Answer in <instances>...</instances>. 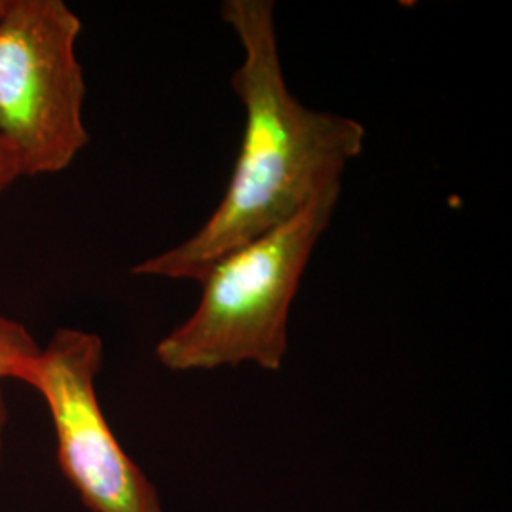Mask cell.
<instances>
[{
    "label": "cell",
    "instance_id": "6da1fadb",
    "mask_svg": "<svg viewBox=\"0 0 512 512\" xmlns=\"http://www.w3.org/2000/svg\"><path fill=\"white\" fill-rule=\"evenodd\" d=\"M222 21L243 59L232 90L245 128L230 183L202 228L173 249L133 266V274L200 283L239 247L293 219L321 192L342 184L365 147L366 129L344 114L302 105L287 88L270 0H226Z\"/></svg>",
    "mask_w": 512,
    "mask_h": 512
},
{
    "label": "cell",
    "instance_id": "7a4b0ae2",
    "mask_svg": "<svg viewBox=\"0 0 512 512\" xmlns=\"http://www.w3.org/2000/svg\"><path fill=\"white\" fill-rule=\"evenodd\" d=\"M340 192L342 184L321 192L293 219L220 258L200 281L194 313L158 342V363L171 372L243 363L281 370L294 296Z\"/></svg>",
    "mask_w": 512,
    "mask_h": 512
},
{
    "label": "cell",
    "instance_id": "3957f363",
    "mask_svg": "<svg viewBox=\"0 0 512 512\" xmlns=\"http://www.w3.org/2000/svg\"><path fill=\"white\" fill-rule=\"evenodd\" d=\"M80 33L82 19L63 0L2 2L0 135L21 177L61 173L90 143Z\"/></svg>",
    "mask_w": 512,
    "mask_h": 512
},
{
    "label": "cell",
    "instance_id": "277c9868",
    "mask_svg": "<svg viewBox=\"0 0 512 512\" xmlns=\"http://www.w3.org/2000/svg\"><path fill=\"white\" fill-rule=\"evenodd\" d=\"M101 336L61 327L27 366L21 382L33 387L54 423L61 475L90 512H164L143 469L110 429L97 397L103 368Z\"/></svg>",
    "mask_w": 512,
    "mask_h": 512
},
{
    "label": "cell",
    "instance_id": "5b68a950",
    "mask_svg": "<svg viewBox=\"0 0 512 512\" xmlns=\"http://www.w3.org/2000/svg\"><path fill=\"white\" fill-rule=\"evenodd\" d=\"M38 351L40 344L25 325L0 315V387L6 380L21 382Z\"/></svg>",
    "mask_w": 512,
    "mask_h": 512
},
{
    "label": "cell",
    "instance_id": "8992f818",
    "mask_svg": "<svg viewBox=\"0 0 512 512\" xmlns=\"http://www.w3.org/2000/svg\"><path fill=\"white\" fill-rule=\"evenodd\" d=\"M21 179V169L14 152L0 135V194Z\"/></svg>",
    "mask_w": 512,
    "mask_h": 512
},
{
    "label": "cell",
    "instance_id": "52a82bcc",
    "mask_svg": "<svg viewBox=\"0 0 512 512\" xmlns=\"http://www.w3.org/2000/svg\"><path fill=\"white\" fill-rule=\"evenodd\" d=\"M6 425H8V406H6V399H4V391L0 387V469H2V456H4Z\"/></svg>",
    "mask_w": 512,
    "mask_h": 512
},
{
    "label": "cell",
    "instance_id": "ba28073f",
    "mask_svg": "<svg viewBox=\"0 0 512 512\" xmlns=\"http://www.w3.org/2000/svg\"><path fill=\"white\" fill-rule=\"evenodd\" d=\"M2 2H4V0H0V8H2Z\"/></svg>",
    "mask_w": 512,
    "mask_h": 512
}]
</instances>
